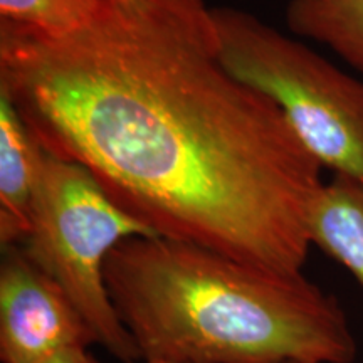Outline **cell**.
I'll list each match as a JSON object with an SVG mask.
<instances>
[{"label": "cell", "mask_w": 363, "mask_h": 363, "mask_svg": "<svg viewBox=\"0 0 363 363\" xmlns=\"http://www.w3.org/2000/svg\"><path fill=\"white\" fill-rule=\"evenodd\" d=\"M0 89L45 152L88 169L153 234L305 267L323 167L225 69L202 0H103L61 38L0 22Z\"/></svg>", "instance_id": "6da1fadb"}, {"label": "cell", "mask_w": 363, "mask_h": 363, "mask_svg": "<svg viewBox=\"0 0 363 363\" xmlns=\"http://www.w3.org/2000/svg\"><path fill=\"white\" fill-rule=\"evenodd\" d=\"M96 343L65 289L21 246L2 247L0 262V360L43 363Z\"/></svg>", "instance_id": "5b68a950"}, {"label": "cell", "mask_w": 363, "mask_h": 363, "mask_svg": "<svg viewBox=\"0 0 363 363\" xmlns=\"http://www.w3.org/2000/svg\"><path fill=\"white\" fill-rule=\"evenodd\" d=\"M43 363H99L98 358L93 355L89 350H72L61 353Z\"/></svg>", "instance_id": "30bf717a"}, {"label": "cell", "mask_w": 363, "mask_h": 363, "mask_svg": "<svg viewBox=\"0 0 363 363\" xmlns=\"http://www.w3.org/2000/svg\"><path fill=\"white\" fill-rule=\"evenodd\" d=\"M310 240L363 288V180L333 175L325 182L311 211Z\"/></svg>", "instance_id": "52a82bcc"}, {"label": "cell", "mask_w": 363, "mask_h": 363, "mask_svg": "<svg viewBox=\"0 0 363 363\" xmlns=\"http://www.w3.org/2000/svg\"><path fill=\"white\" fill-rule=\"evenodd\" d=\"M44 148L0 89V246H19L29 233Z\"/></svg>", "instance_id": "8992f818"}, {"label": "cell", "mask_w": 363, "mask_h": 363, "mask_svg": "<svg viewBox=\"0 0 363 363\" xmlns=\"http://www.w3.org/2000/svg\"><path fill=\"white\" fill-rule=\"evenodd\" d=\"M211 12L225 69L279 108L323 170L363 180V81L252 13Z\"/></svg>", "instance_id": "3957f363"}, {"label": "cell", "mask_w": 363, "mask_h": 363, "mask_svg": "<svg viewBox=\"0 0 363 363\" xmlns=\"http://www.w3.org/2000/svg\"><path fill=\"white\" fill-rule=\"evenodd\" d=\"M131 363H174L169 360H162V358H142L138 362H131Z\"/></svg>", "instance_id": "8fae6325"}, {"label": "cell", "mask_w": 363, "mask_h": 363, "mask_svg": "<svg viewBox=\"0 0 363 363\" xmlns=\"http://www.w3.org/2000/svg\"><path fill=\"white\" fill-rule=\"evenodd\" d=\"M101 4L103 0H0V22L61 38L88 24Z\"/></svg>", "instance_id": "9c48e42d"}, {"label": "cell", "mask_w": 363, "mask_h": 363, "mask_svg": "<svg viewBox=\"0 0 363 363\" xmlns=\"http://www.w3.org/2000/svg\"><path fill=\"white\" fill-rule=\"evenodd\" d=\"M140 358L174 363H353L338 299L281 272L162 235L121 240L104 262Z\"/></svg>", "instance_id": "7a4b0ae2"}, {"label": "cell", "mask_w": 363, "mask_h": 363, "mask_svg": "<svg viewBox=\"0 0 363 363\" xmlns=\"http://www.w3.org/2000/svg\"><path fill=\"white\" fill-rule=\"evenodd\" d=\"M135 235L157 234L118 207L88 169L44 150L29 233L19 246L67 293L96 343L123 363L142 358L111 301L104 262Z\"/></svg>", "instance_id": "277c9868"}, {"label": "cell", "mask_w": 363, "mask_h": 363, "mask_svg": "<svg viewBox=\"0 0 363 363\" xmlns=\"http://www.w3.org/2000/svg\"><path fill=\"white\" fill-rule=\"evenodd\" d=\"M289 30L316 40L363 72V0H289Z\"/></svg>", "instance_id": "ba28073f"}]
</instances>
